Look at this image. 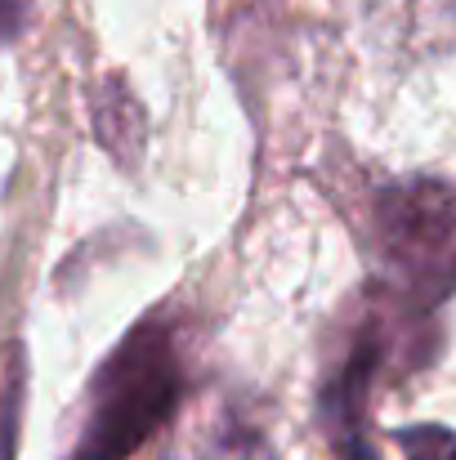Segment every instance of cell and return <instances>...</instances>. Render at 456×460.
<instances>
[{
    "mask_svg": "<svg viewBox=\"0 0 456 460\" xmlns=\"http://www.w3.org/2000/svg\"><path fill=\"white\" fill-rule=\"evenodd\" d=\"M94 108V135L103 139V148L117 161H135V153L144 148V112L130 99V90L121 81H103L90 94Z\"/></svg>",
    "mask_w": 456,
    "mask_h": 460,
    "instance_id": "5b68a950",
    "label": "cell"
},
{
    "mask_svg": "<svg viewBox=\"0 0 456 460\" xmlns=\"http://www.w3.org/2000/svg\"><path fill=\"white\" fill-rule=\"evenodd\" d=\"M165 460H269L264 434L237 398H201L174 434Z\"/></svg>",
    "mask_w": 456,
    "mask_h": 460,
    "instance_id": "277c9868",
    "label": "cell"
},
{
    "mask_svg": "<svg viewBox=\"0 0 456 460\" xmlns=\"http://www.w3.org/2000/svg\"><path fill=\"white\" fill-rule=\"evenodd\" d=\"M412 313L416 308H407L403 300H394L389 308L371 305L358 317L344 358L322 385V425L340 460H376V447L367 443L371 385L398 358V340L407 335L403 326L412 322Z\"/></svg>",
    "mask_w": 456,
    "mask_h": 460,
    "instance_id": "3957f363",
    "label": "cell"
},
{
    "mask_svg": "<svg viewBox=\"0 0 456 460\" xmlns=\"http://www.w3.org/2000/svg\"><path fill=\"white\" fill-rule=\"evenodd\" d=\"M22 31V0H0V45L18 40Z\"/></svg>",
    "mask_w": 456,
    "mask_h": 460,
    "instance_id": "ba28073f",
    "label": "cell"
},
{
    "mask_svg": "<svg viewBox=\"0 0 456 460\" xmlns=\"http://www.w3.org/2000/svg\"><path fill=\"white\" fill-rule=\"evenodd\" d=\"M412 13L425 18L434 31L456 36V0H412Z\"/></svg>",
    "mask_w": 456,
    "mask_h": 460,
    "instance_id": "52a82bcc",
    "label": "cell"
},
{
    "mask_svg": "<svg viewBox=\"0 0 456 460\" xmlns=\"http://www.w3.org/2000/svg\"><path fill=\"white\" fill-rule=\"evenodd\" d=\"M398 443H403L407 460H456V434L452 429H439V425H430V429H403Z\"/></svg>",
    "mask_w": 456,
    "mask_h": 460,
    "instance_id": "8992f818",
    "label": "cell"
},
{
    "mask_svg": "<svg viewBox=\"0 0 456 460\" xmlns=\"http://www.w3.org/2000/svg\"><path fill=\"white\" fill-rule=\"evenodd\" d=\"M371 233L394 300L425 308L456 291V192L448 183L403 179L376 188Z\"/></svg>",
    "mask_w": 456,
    "mask_h": 460,
    "instance_id": "7a4b0ae2",
    "label": "cell"
},
{
    "mask_svg": "<svg viewBox=\"0 0 456 460\" xmlns=\"http://www.w3.org/2000/svg\"><path fill=\"white\" fill-rule=\"evenodd\" d=\"M183 349L170 313H152L99 362L63 460H130L179 411Z\"/></svg>",
    "mask_w": 456,
    "mask_h": 460,
    "instance_id": "6da1fadb",
    "label": "cell"
}]
</instances>
